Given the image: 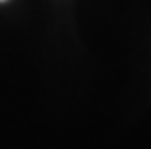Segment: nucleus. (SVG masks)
Here are the masks:
<instances>
[{
  "instance_id": "f257e3e1",
  "label": "nucleus",
  "mask_w": 151,
  "mask_h": 149,
  "mask_svg": "<svg viewBox=\"0 0 151 149\" xmlns=\"http://www.w3.org/2000/svg\"><path fill=\"white\" fill-rule=\"evenodd\" d=\"M0 2H6V0H0Z\"/></svg>"
}]
</instances>
